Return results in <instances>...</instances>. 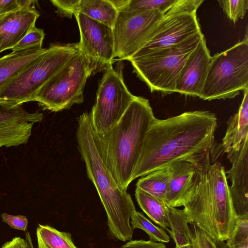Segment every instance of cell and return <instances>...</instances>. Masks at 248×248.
Here are the masks:
<instances>
[{
  "mask_svg": "<svg viewBox=\"0 0 248 248\" xmlns=\"http://www.w3.org/2000/svg\"><path fill=\"white\" fill-rule=\"evenodd\" d=\"M217 120L208 110H195L154 119L143 141L132 181L166 166L213 149Z\"/></svg>",
  "mask_w": 248,
  "mask_h": 248,
  "instance_id": "cell-1",
  "label": "cell"
},
{
  "mask_svg": "<svg viewBox=\"0 0 248 248\" xmlns=\"http://www.w3.org/2000/svg\"><path fill=\"white\" fill-rule=\"evenodd\" d=\"M210 152L198 158L193 177L180 199L190 224L194 223L215 240L225 242L233 232L237 216L224 167L211 164Z\"/></svg>",
  "mask_w": 248,
  "mask_h": 248,
  "instance_id": "cell-2",
  "label": "cell"
},
{
  "mask_svg": "<svg viewBox=\"0 0 248 248\" xmlns=\"http://www.w3.org/2000/svg\"><path fill=\"white\" fill-rule=\"evenodd\" d=\"M78 148L84 161L87 174L98 192L106 211L111 234L126 242L132 239L134 229L130 218L136 208L131 196L115 182L101 157L88 112L78 118Z\"/></svg>",
  "mask_w": 248,
  "mask_h": 248,
  "instance_id": "cell-3",
  "label": "cell"
},
{
  "mask_svg": "<svg viewBox=\"0 0 248 248\" xmlns=\"http://www.w3.org/2000/svg\"><path fill=\"white\" fill-rule=\"evenodd\" d=\"M155 118L149 100L135 96L119 122L108 132L97 135L104 163L118 185L127 191L132 182L145 137Z\"/></svg>",
  "mask_w": 248,
  "mask_h": 248,
  "instance_id": "cell-4",
  "label": "cell"
},
{
  "mask_svg": "<svg viewBox=\"0 0 248 248\" xmlns=\"http://www.w3.org/2000/svg\"><path fill=\"white\" fill-rule=\"evenodd\" d=\"M204 37L202 31L172 47L127 60L133 72L145 82L151 92L158 91L166 95L175 92L180 72L187 58Z\"/></svg>",
  "mask_w": 248,
  "mask_h": 248,
  "instance_id": "cell-5",
  "label": "cell"
},
{
  "mask_svg": "<svg viewBox=\"0 0 248 248\" xmlns=\"http://www.w3.org/2000/svg\"><path fill=\"white\" fill-rule=\"evenodd\" d=\"M248 89V30L244 39L211 57L199 98L205 100L232 98Z\"/></svg>",
  "mask_w": 248,
  "mask_h": 248,
  "instance_id": "cell-6",
  "label": "cell"
},
{
  "mask_svg": "<svg viewBox=\"0 0 248 248\" xmlns=\"http://www.w3.org/2000/svg\"><path fill=\"white\" fill-rule=\"evenodd\" d=\"M95 71L89 59L79 49L35 93L33 101L44 109L58 112L84 101L83 91L88 77Z\"/></svg>",
  "mask_w": 248,
  "mask_h": 248,
  "instance_id": "cell-7",
  "label": "cell"
},
{
  "mask_svg": "<svg viewBox=\"0 0 248 248\" xmlns=\"http://www.w3.org/2000/svg\"><path fill=\"white\" fill-rule=\"evenodd\" d=\"M78 50V43L51 45L0 89V100L19 105L33 101L36 91Z\"/></svg>",
  "mask_w": 248,
  "mask_h": 248,
  "instance_id": "cell-8",
  "label": "cell"
},
{
  "mask_svg": "<svg viewBox=\"0 0 248 248\" xmlns=\"http://www.w3.org/2000/svg\"><path fill=\"white\" fill-rule=\"evenodd\" d=\"M122 69V65L115 69L112 63L108 64L99 83L96 103L89 113L92 127L97 135L109 131L135 98L124 83Z\"/></svg>",
  "mask_w": 248,
  "mask_h": 248,
  "instance_id": "cell-9",
  "label": "cell"
},
{
  "mask_svg": "<svg viewBox=\"0 0 248 248\" xmlns=\"http://www.w3.org/2000/svg\"><path fill=\"white\" fill-rule=\"evenodd\" d=\"M158 11H119L112 28L114 57L127 60L148 41L164 16Z\"/></svg>",
  "mask_w": 248,
  "mask_h": 248,
  "instance_id": "cell-10",
  "label": "cell"
},
{
  "mask_svg": "<svg viewBox=\"0 0 248 248\" xmlns=\"http://www.w3.org/2000/svg\"><path fill=\"white\" fill-rule=\"evenodd\" d=\"M201 31L196 12H168L145 45L132 56H140L177 45Z\"/></svg>",
  "mask_w": 248,
  "mask_h": 248,
  "instance_id": "cell-11",
  "label": "cell"
},
{
  "mask_svg": "<svg viewBox=\"0 0 248 248\" xmlns=\"http://www.w3.org/2000/svg\"><path fill=\"white\" fill-rule=\"evenodd\" d=\"M74 16L80 34L79 49L89 59L95 70L106 69L115 58L112 29L81 13Z\"/></svg>",
  "mask_w": 248,
  "mask_h": 248,
  "instance_id": "cell-12",
  "label": "cell"
},
{
  "mask_svg": "<svg viewBox=\"0 0 248 248\" xmlns=\"http://www.w3.org/2000/svg\"><path fill=\"white\" fill-rule=\"evenodd\" d=\"M43 118L42 113L29 112L21 105L0 100V147L26 143L33 124Z\"/></svg>",
  "mask_w": 248,
  "mask_h": 248,
  "instance_id": "cell-13",
  "label": "cell"
},
{
  "mask_svg": "<svg viewBox=\"0 0 248 248\" xmlns=\"http://www.w3.org/2000/svg\"><path fill=\"white\" fill-rule=\"evenodd\" d=\"M226 154L232 165L226 173L233 209L237 217L248 216V137Z\"/></svg>",
  "mask_w": 248,
  "mask_h": 248,
  "instance_id": "cell-14",
  "label": "cell"
},
{
  "mask_svg": "<svg viewBox=\"0 0 248 248\" xmlns=\"http://www.w3.org/2000/svg\"><path fill=\"white\" fill-rule=\"evenodd\" d=\"M211 57L203 37L185 61L176 81L175 92L199 97L207 76Z\"/></svg>",
  "mask_w": 248,
  "mask_h": 248,
  "instance_id": "cell-15",
  "label": "cell"
},
{
  "mask_svg": "<svg viewBox=\"0 0 248 248\" xmlns=\"http://www.w3.org/2000/svg\"><path fill=\"white\" fill-rule=\"evenodd\" d=\"M39 16V13L33 6H24L0 15L1 51L10 49L20 40L30 28L35 25Z\"/></svg>",
  "mask_w": 248,
  "mask_h": 248,
  "instance_id": "cell-16",
  "label": "cell"
},
{
  "mask_svg": "<svg viewBox=\"0 0 248 248\" xmlns=\"http://www.w3.org/2000/svg\"><path fill=\"white\" fill-rule=\"evenodd\" d=\"M205 153L188 158L174 160L165 166L170 173L168 192L165 201L167 205L177 207L180 199L193 177L196 171L197 160Z\"/></svg>",
  "mask_w": 248,
  "mask_h": 248,
  "instance_id": "cell-17",
  "label": "cell"
},
{
  "mask_svg": "<svg viewBox=\"0 0 248 248\" xmlns=\"http://www.w3.org/2000/svg\"><path fill=\"white\" fill-rule=\"evenodd\" d=\"M244 96L238 111L227 122V129L222 139L221 149L226 153L232 149L240 147L248 137V89Z\"/></svg>",
  "mask_w": 248,
  "mask_h": 248,
  "instance_id": "cell-18",
  "label": "cell"
},
{
  "mask_svg": "<svg viewBox=\"0 0 248 248\" xmlns=\"http://www.w3.org/2000/svg\"><path fill=\"white\" fill-rule=\"evenodd\" d=\"M46 50L42 48L12 51L0 58V89Z\"/></svg>",
  "mask_w": 248,
  "mask_h": 248,
  "instance_id": "cell-19",
  "label": "cell"
},
{
  "mask_svg": "<svg viewBox=\"0 0 248 248\" xmlns=\"http://www.w3.org/2000/svg\"><path fill=\"white\" fill-rule=\"evenodd\" d=\"M135 197L140 208L147 216L161 228L168 232L170 225L166 204L139 187H136Z\"/></svg>",
  "mask_w": 248,
  "mask_h": 248,
  "instance_id": "cell-20",
  "label": "cell"
},
{
  "mask_svg": "<svg viewBox=\"0 0 248 248\" xmlns=\"http://www.w3.org/2000/svg\"><path fill=\"white\" fill-rule=\"evenodd\" d=\"M78 13H81L112 29L118 14V10L110 0H80Z\"/></svg>",
  "mask_w": 248,
  "mask_h": 248,
  "instance_id": "cell-21",
  "label": "cell"
},
{
  "mask_svg": "<svg viewBox=\"0 0 248 248\" xmlns=\"http://www.w3.org/2000/svg\"><path fill=\"white\" fill-rule=\"evenodd\" d=\"M170 173L167 167L141 177L136 186L165 202L168 192Z\"/></svg>",
  "mask_w": 248,
  "mask_h": 248,
  "instance_id": "cell-22",
  "label": "cell"
},
{
  "mask_svg": "<svg viewBox=\"0 0 248 248\" xmlns=\"http://www.w3.org/2000/svg\"><path fill=\"white\" fill-rule=\"evenodd\" d=\"M36 236L38 248H77L70 233L47 225L39 224Z\"/></svg>",
  "mask_w": 248,
  "mask_h": 248,
  "instance_id": "cell-23",
  "label": "cell"
},
{
  "mask_svg": "<svg viewBox=\"0 0 248 248\" xmlns=\"http://www.w3.org/2000/svg\"><path fill=\"white\" fill-rule=\"evenodd\" d=\"M130 219L132 228L144 231L149 235L150 240L162 243L170 242V237L165 230L154 224L141 213L135 211Z\"/></svg>",
  "mask_w": 248,
  "mask_h": 248,
  "instance_id": "cell-24",
  "label": "cell"
},
{
  "mask_svg": "<svg viewBox=\"0 0 248 248\" xmlns=\"http://www.w3.org/2000/svg\"><path fill=\"white\" fill-rule=\"evenodd\" d=\"M176 0H128L119 11L140 12L158 11L165 14Z\"/></svg>",
  "mask_w": 248,
  "mask_h": 248,
  "instance_id": "cell-25",
  "label": "cell"
},
{
  "mask_svg": "<svg viewBox=\"0 0 248 248\" xmlns=\"http://www.w3.org/2000/svg\"><path fill=\"white\" fill-rule=\"evenodd\" d=\"M226 241L228 248H248V216L237 217L234 230Z\"/></svg>",
  "mask_w": 248,
  "mask_h": 248,
  "instance_id": "cell-26",
  "label": "cell"
},
{
  "mask_svg": "<svg viewBox=\"0 0 248 248\" xmlns=\"http://www.w3.org/2000/svg\"><path fill=\"white\" fill-rule=\"evenodd\" d=\"M45 36L43 30L36 28L35 25L33 26L10 49L12 51H17L33 48H42Z\"/></svg>",
  "mask_w": 248,
  "mask_h": 248,
  "instance_id": "cell-27",
  "label": "cell"
},
{
  "mask_svg": "<svg viewBox=\"0 0 248 248\" xmlns=\"http://www.w3.org/2000/svg\"><path fill=\"white\" fill-rule=\"evenodd\" d=\"M228 17L236 23L243 19L248 9V0H221L218 1Z\"/></svg>",
  "mask_w": 248,
  "mask_h": 248,
  "instance_id": "cell-28",
  "label": "cell"
},
{
  "mask_svg": "<svg viewBox=\"0 0 248 248\" xmlns=\"http://www.w3.org/2000/svg\"><path fill=\"white\" fill-rule=\"evenodd\" d=\"M191 225V239L194 248H217L215 241L196 224Z\"/></svg>",
  "mask_w": 248,
  "mask_h": 248,
  "instance_id": "cell-29",
  "label": "cell"
},
{
  "mask_svg": "<svg viewBox=\"0 0 248 248\" xmlns=\"http://www.w3.org/2000/svg\"><path fill=\"white\" fill-rule=\"evenodd\" d=\"M80 0H52L50 2L56 8L57 13L62 16L71 18L78 13Z\"/></svg>",
  "mask_w": 248,
  "mask_h": 248,
  "instance_id": "cell-30",
  "label": "cell"
},
{
  "mask_svg": "<svg viewBox=\"0 0 248 248\" xmlns=\"http://www.w3.org/2000/svg\"><path fill=\"white\" fill-rule=\"evenodd\" d=\"M1 217L3 222L13 229L23 231L27 229L28 219L25 216H14L4 213L1 215Z\"/></svg>",
  "mask_w": 248,
  "mask_h": 248,
  "instance_id": "cell-31",
  "label": "cell"
},
{
  "mask_svg": "<svg viewBox=\"0 0 248 248\" xmlns=\"http://www.w3.org/2000/svg\"><path fill=\"white\" fill-rule=\"evenodd\" d=\"M33 0H0V15L17 10L22 7L32 6Z\"/></svg>",
  "mask_w": 248,
  "mask_h": 248,
  "instance_id": "cell-32",
  "label": "cell"
},
{
  "mask_svg": "<svg viewBox=\"0 0 248 248\" xmlns=\"http://www.w3.org/2000/svg\"><path fill=\"white\" fill-rule=\"evenodd\" d=\"M121 248H166L165 245L160 242L143 240L129 241Z\"/></svg>",
  "mask_w": 248,
  "mask_h": 248,
  "instance_id": "cell-33",
  "label": "cell"
},
{
  "mask_svg": "<svg viewBox=\"0 0 248 248\" xmlns=\"http://www.w3.org/2000/svg\"><path fill=\"white\" fill-rule=\"evenodd\" d=\"M25 239L20 237H15L4 243L0 248H24Z\"/></svg>",
  "mask_w": 248,
  "mask_h": 248,
  "instance_id": "cell-34",
  "label": "cell"
},
{
  "mask_svg": "<svg viewBox=\"0 0 248 248\" xmlns=\"http://www.w3.org/2000/svg\"><path fill=\"white\" fill-rule=\"evenodd\" d=\"M24 248H34L31 238L29 232L25 233Z\"/></svg>",
  "mask_w": 248,
  "mask_h": 248,
  "instance_id": "cell-35",
  "label": "cell"
},
{
  "mask_svg": "<svg viewBox=\"0 0 248 248\" xmlns=\"http://www.w3.org/2000/svg\"><path fill=\"white\" fill-rule=\"evenodd\" d=\"M178 246L180 248H194L192 243L191 239V235H190V239L188 241L184 243V244H182L179 246Z\"/></svg>",
  "mask_w": 248,
  "mask_h": 248,
  "instance_id": "cell-36",
  "label": "cell"
},
{
  "mask_svg": "<svg viewBox=\"0 0 248 248\" xmlns=\"http://www.w3.org/2000/svg\"><path fill=\"white\" fill-rule=\"evenodd\" d=\"M1 42H2V37L1 36H0V53L1 51Z\"/></svg>",
  "mask_w": 248,
  "mask_h": 248,
  "instance_id": "cell-37",
  "label": "cell"
},
{
  "mask_svg": "<svg viewBox=\"0 0 248 248\" xmlns=\"http://www.w3.org/2000/svg\"><path fill=\"white\" fill-rule=\"evenodd\" d=\"M174 248H180L179 247H178V246H175V247Z\"/></svg>",
  "mask_w": 248,
  "mask_h": 248,
  "instance_id": "cell-38",
  "label": "cell"
}]
</instances>
